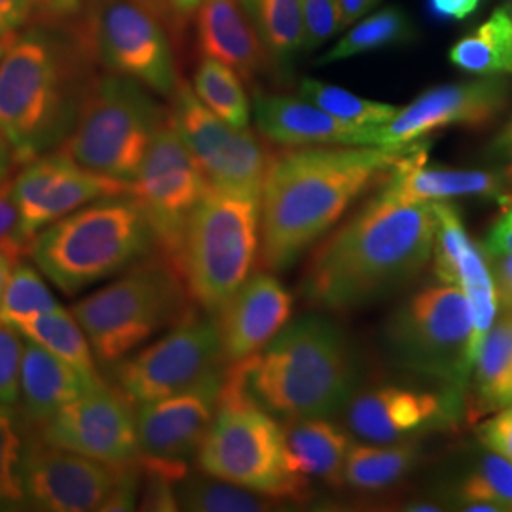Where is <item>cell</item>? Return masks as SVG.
<instances>
[{"instance_id":"57","label":"cell","mask_w":512,"mask_h":512,"mask_svg":"<svg viewBox=\"0 0 512 512\" xmlns=\"http://www.w3.org/2000/svg\"><path fill=\"white\" fill-rule=\"evenodd\" d=\"M511 313H512V311H511Z\"/></svg>"},{"instance_id":"25","label":"cell","mask_w":512,"mask_h":512,"mask_svg":"<svg viewBox=\"0 0 512 512\" xmlns=\"http://www.w3.org/2000/svg\"><path fill=\"white\" fill-rule=\"evenodd\" d=\"M425 148H408L389 173L384 190L406 203L448 202L454 198H499L505 183L497 173L480 169H442L423 164Z\"/></svg>"},{"instance_id":"23","label":"cell","mask_w":512,"mask_h":512,"mask_svg":"<svg viewBox=\"0 0 512 512\" xmlns=\"http://www.w3.org/2000/svg\"><path fill=\"white\" fill-rule=\"evenodd\" d=\"M450 403L458 404L452 397L384 385L353 393L342 410L355 437L391 444L448 416Z\"/></svg>"},{"instance_id":"1","label":"cell","mask_w":512,"mask_h":512,"mask_svg":"<svg viewBox=\"0 0 512 512\" xmlns=\"http://www.w3.org/2000/svg\"><path fill=\"white\" fill-rule=\"evenodd\" d=\"M435 232L433 202H401L384 190L319 243L300 293L317 310H361L420 274Z\"/></svg>"},{"instance_id":"5","label":"cell","mask_w":512,"mask_h":512,"mask_svg":"<svg viewBox=\"0 0 512 512\" xmlns=\"http://www.w3.org/2000/svg\"><path fill=\"white\" fill-rule=\"evenodd\" d=\"M154 251L147 217L129 194L76 209L40 230L29 245L40 274L69 296L126 272Z\"/></svg>"},{"instance_id":"24","label":"cell","mask_w":512,"mask_h":512,"mask_svg":"<svg viewBox=\"0 0 512 512\" xmlns=\"http://www.w3.org/2000/svg\"><path fill=\"white\" fill-rule=\"evenodd\" d=\"M198 48L251 82L270 65V54L256 35L241 0H202L196 10Z\"/></svg>"},{"instance_id":"53","label":"cell","mask_w":512,"mask_h":512,"mask_svg":"<svg viewBox=\"0 0 512 512\" xmlns=\"http://www.w3.org/2000/svg\"><path fill=\"white\" fill-rule=\"evenodd\" d=\"M169 2L173 4V8H175L177 12H181V14H192V12L198 10V6H200L202 0H169Z\"/></svg>"},{"instance_id":"8","label":"cell","mask_w":512,"mask_h":512,"mask_svg":"<svg viewBox=\"0 0 512 512\" xmlns=\"http://www.w3.org/2000/svg\"><path fill=\"white\" fill-rule=\"evenodd\" d=\"M260 255V196L209 188L184 234L179 268L194 304L209 315L251 277Z\"/></svg>"},{"instance_id":"13","label":"cell","mask_w":512,"mask_h":512,"mask_svg":"<svg viewBox=\"0 0 512 512\" xmlns=\"http://www.w3.org/2000/svg\"><path fill=\"white\" fill-rule=\"evenodd\" d=\"M222 363L217 317L194 308L162 338L112 366L114 387L135 406L152 403L198 384Z\"/></svg>"},{"instance_id":"17","label":"cell","mask_w":512,"mask_h":512,"mask_svg":"<svg viewBox=\"0 0 512 512\" xmlns=\"http://www.w3.org/2000/svg\"><path fill=\"white\" fill-rule=\"evenodd\" d=\"M38 435L52 446L109 465L139 459L135 404L105 382L65 404L38 427Z\"/></svg>"},{"instance_id":"29","label":"cell","mask_w":512,"mask_h":512,"mask_svg":"<svg viewBox=\"0 0 512 512\" xmlns=\"http://www.w3.org/2000/svg\"><path fill=\"white\" fill-rule=\"evenodd\" d=\"M471 416L480 418L512 404V313L492 327L475 361Z\"/></svg>"},{"instance_id":"14","label":"cell","mask_w":512,"mask_h":512,"mask_svg":"<svg viewBox=\"0 0 512 512\" xmlns=\"http://www.w3.org/2000/svg\"><path fill=\"white\" fill-rule=\"evenodd\" d=\"M169 99L167 118L183 137L209 186L260 196L275 154L255 131L234 128L220 120L183 80Z\"/></svg>"},{"instance_id":"50","label":"cell","mask_w":512,"mask_h":512,"mask_svg":"<svg viewBox=\"0 0 512 512\" xmlns=\"http://www.w3.org/2000/svg\"><path fill=\"white\" fill-rule=\"evenodd\" d=\"M431 4L440 16L463 19L475 12L480 0H431Z\"/></svg>"},{"instance_id":"45","label":"cell","mask_w":512,"mask_h":512,"mask_svg":"<svg viewBox=\"0 0 512 512\" xmlns=\"http://www.w3.org/2000/svg\"><path fill=\"white\" fill-rule=\"evenodd\" d=\"M90 0H33L38 21L71 23L78 18Z\"/></svg>"},{"instance_id":"19","label":"cell","mask_w":512,"mask_h":512,"mask_svg":"<svg viewBox=\"0 0 512 512\" xmlns=\"http://www.w3.org/2000/svg\"><path fill=\"white\" fill-rule=\"evenodd\" d=\"M507 99V82L495 76L433 88L378 126V147H410L420 137L448 126L484 128L505 109Z\"/></svg>"},{"instance_id":"54","label":"cell","mask_w":512,"mask_h":512,"mask_svg":"<svg viewBox=\"0 0 512 512\" xmlns=\"http://www.w3.org/2000/svg\"><path fill=\"white\" fill-rule=\"evenodd\" d=\"M501 145L507 150V154H511L512 156V124L509 126V129L505 131V135H503V139H501Z\"/></svg>"},{"instance_id":"10","label":"cell","mask_w":512,"mask_h":512,"mask_svg":"<svg viewBox=\"0 0 512 512\" xmlns=\"http://www.w3.org/2000/svg\"><path fill=\"white\" fill-rule=\"evenodd\" d=\"M71 27L93 63L171 97L181 84L171 40L150 0H90Z\"/></svg>"},{"instance_id":"31","label":"cell","mask_w":512,"mask_h":512,"mask_svg":"<svg viewBox=\"0 0 512 512\" xmlns=\"http://www.w3.org/2000/svg\"><path fill=\"white\" fill-rule=\"evenodd\" d=\"M179 511L192 512H258L272 511L281 501L272 495L260 494L234 482L205 473H188L177 484Z\"/></svg>"},{"instance_id":"44","label":"cell","mask_w":512,"mask_h":512,"mask_svg":"<svg viewBox=\"0 0 512 512\" xmlns=\"http://www.w3.org/2000/svg\"><path fill=\"white\" fill-rule=\"evenodd\" d=\"M480 435L490 450L512 461V404L499 410L494 420L482 427Z\"/></svg>"},{"instance_id":"7","label":"cell","mask_w":512,"mask_h":512,"mask_svg":"<svg viewBox=\"0 0 512 512\" xmlns=\"http://www.w3.org/2000/svg\"><path fill=\"white\" fill-rule=\"evenodd\" d=\"M196 463L205 475L281 501H302L310 494V480L289 467L283 425L245 391L232 365L226 366L219 408Z\"/></svg>"},{"instance_id":"6","label":"cell","mask_w":512,"mask_h":512,"mask_svg":"<svg viewBox=\"0 0 512 512\" xmlns=\"http://www.w3.org/2000/svg\"><path fill=\"white\" fill-rule=\"evenodd\" d=\"M181 270L154 251L107 287L82 298L73 315L97 363L114 366L194 310Z\"/></svg>"},{"instance_id":"55","label":"cell","mask_w":512,"mask_h":512,"mask_svg":"<svg viewBox=\"0 0 512 512\" xmlns=\"http://www.w3.org/2000/svg\"><path fill=\"white\" fill-rule=\"evenodd\" d=\"M10 38V37H8ZM8 38H4V40H0V57L4 54V50H6V44H8Z\"/></svg>"},{"instance_id":"51","label":"cell","mask_w":512,"mask_h":512,"mask_svg":"<svg viewBox=\"0 0 512 512\" xmlns=\"http://www.w3.org/2000/svg\"><path fill=\"white\" fill-rule=\"evenodd\" d=\"M16 165H18L16 154L10 147L6 135L0 131V186L10 183V175Z\"/></svg>"},{"instance_id":"32","label":"cell","mask_w":512,"mask_h":512,"mask_svg":"<svg viewBox=\"0 0 512 512\" xmlns=\"http://www.w3.org/2000/svg\"><path fill=\"white\" fill-rule=\"evenodd\" d=\"M192 90L220 120L234 128H249L253 107L243 86V78L226 63L203 55L194 73Z\"/></svg>"},{"instance_id":"4","label":"cell","mask_w":512,"mask_h":512,"mask_svg":"<svg viewBox=\"0 0 512 512\" xmlns=\"http://www.w3.org/2000/svg\"><path fill=\"white\" fill-rule=\"evenodd\" d=\"M232 366L256 403L285 421L329 418L359 382L346 332L325 315L285 325L270 344Z\"/></svg>"},{"instance_id":"39","label":"cell","mask_w":512,"mask_h":512,"mask_svg":"<svg viewBox=\"0 0 512 512\" xmlns=\"http://www.w3.org/2000/svg\"><path fill=\"white\" fill-rule=\"evenodd\" d=\"M459 497L463 505L492 503L501 511H512V461L501 454H490L478 463L475 473L469 476Z\"/></svg>"},{"instance_id":"34","label":"cell","mask_w":512,"mask_h":512,"mask_svg":"<svg viewBox=\"0 0 512 512\" xmlns=\"http://www.w3.org/2000/svg\"><path fill=\"white\" fill-rule=\"evenodd\" d=\"M241 6L270 57L281 61L302 50L304 25L300 0H241Z\"/></svg>"},{"instance_id":"49","label":"cell","mask_w":512,"mask_h":512,"mask_svg":"<svg viewBox=\"0 0 512 512\" xmlns=\"http://www.w3.org/2000/svg\"><path fill=\"white\" fill-rule=\"evenodd\" d=\"M382 0H338V10L342 19V29L351 27L359 19L365 18Z\"/></svg>"},{"instance_id":"27","label":"cell","mask_w":512,"mask_h":512,"mask_svg":"<svg viewBox=\"0 0 512 512\" xmlns=\"http://www.w3.org/2000/svg\"><path fill=\"white\" fill-rule=\"evenodd\" d=\"M287 461L294 475L317 478L332 486L344 484V465L351 440L327 418L289 420L283 425Z\"/></svg>"},{"instance_id":"22","label":"cell","mask_w":512,"mask_h":512,"mask_svg":"<svg viewBox=\"0 0 512 512\" xmlns=\"http://www.w3.org/2000/svg\"><path fill=\"white\" fill-rule=\"evenodd\" d=\"M253 116L260 135L279 147H378V126L344 124L302 97L258 92Z\"/></svg>"},{"instance_id":"21","label":"cell","mask_w":512,"mask_h":512,"mask_svg":"<svg viewBox=\"0 0 512 512\" xmlns=\"http://www.w3.org/2000/svg\"><path fill=\"white\" fill-rule=\"evenodd\" d=\"M293 294L266 272L251 275L217 315L224 363H239L270 344L289 323Z\"/></svg>"},{"instance_id":"3","label":"cell","mask_w":512,"mask_h":512,"mask_svg":"<svg viewBox=\"0 0 512 512\" xmlns=\"http://www.w3.org/2000/svg\"><path fill=\"white\" fill-rule=\"evenodd\" d=\"M95 69L71 23L38 21L8 38L0 57V131L18 165L65 143Z\"/></svg>"},{"instance_id":"42","label":"cell","mask_w":512,"mask_h":512,"mask_svg":"<svg viewBox=\"0 0 512 512\" xmlns=\"http://www.w3.org/2000/svg\"><path fill=\"white\" fill-rule=\"evenodd\" d=\"M177 484L179 482L173 480L171 476L143 469V484H141V494L137 503L139 509L141 511H179Z\"/></svg>"},{"instance_id":"9","label":"cell","mask_w":512,"mask_h":512,"mask_svg":"<svg viewBox=\"0 0 512 512\" xmlns=\"http://www.w3.org/2000/svg\"><path fill=\"white\" fill-rule=\"evenodd\" d=\"M165 118L167 110L137 80L97 73L71 135L57 150L93 173L131 183Z\"/></svg>"},{"instance_id":"56","label":"cell","mask_w":512,"mask_h":512,"mask_svg":"<svg viewBox=\"0 0 512 512\" xmlns=\"http://www.w3.org/2000/svg\"><path fill=\"white\" fill-rule=\"evenodd\" d=\"M505 10H507V14H509V18L512 19V0L507 2V6H505Z\"/></svg>"},{"instance_id":"28","label":"cell","mask_w":512,"mask_h":512,"mask_svg":"<svg viewBox=\"0 0 512 512\" xmlns=\"http://www.w3.org/2000/svg\"><path fill=\"white\" fill-rule=\"evenodd\" d=\"M14 329H18L23 338L48 349L55 357L73 366L88 384H103L92 344L76 321L73 311L63 310L59 306L55 310L19 321Z\"/></svg>"},{"instance_id":"15","label":"cell","mask_w":512,"mask_h":512,"mask_svg":"<svg viewBox=\"0 0 512 512\" xmlns=\"http://www.w3.org/2000/svg\"><path fill=\"white\" fill-rule=\"evenodd\" d=\"M226 366L198 384L152 403L135 406L139 463L181 482L202 446L219 408Z\"/></svg>"},{"instance_id":"46","label":"cell","mask_w":512,"mask_h":512,"mask_svg":"<svg viewBox=\"0 0 512 512\" xmlns=\"http://www.w3.org/2000/svg\"><path fill=\"white\" fill-rule=\"evenodd\" d=\"M33 12V0H0V40L16 35Z\"/></svg>"},{"instance_id":"33","label":"cell","mask_w":512,"mask_h":512,"mask_svg":"<svg viewBox=\"0 0 512 512\" xmlns=\"http://www.w3.org/2000/svg\"><path fill=\"white\" fill-rule=\"evenodd\" d=\"M418 459L412 444L351 446L344 465V484L359 492H380L399 482Z\"/></svg>"},{"instance_id":"16","label":"cell","mask_w":512,"mask_h":512,"mask_svg":"<svg viewBox=\"0 0 512 512\" xmlns=\"http://www.w3.org/2000/svg\"><path fill=\"white\" fill-rule=\"evenodd\" d=\"M120 469L122 465H109L74 454L29 433L19 469L23 509L99 511L112 492Z\"/></svg>"},{"instance_id":"40","label":"cell","mask_w":512,"mask_h":512,"mask_svg":"<svg viewBox=\"0 0 512 512\" xmlns=\"http://www.w3.org/2000/svg\"><path fill=\"white\" fill-rule=\"evenodd\" d=\"M25 338L12 325L0 323V403L18 406L19 378Z\"/></svg>"},{"instance_id":"36","label":"cell","mask_w":512,"mask_h":512,"mask_svg":"<svg viewBox=\"0 0 512 512\" xmlns=\"http://www.w3.org/2000/svg\"><path fill=\"white\" fill-rule=\"evenodd\" d=\"M410 35V23L401 10L387 8L370 18L359 19V23L346 37L338 40L332 50L321 57V63L342 61L353 55L380 50L391 44H399Z\"/></svg>"},{"instance_id":"2","label":"cell","mask_w":512,"mask_h":512,"mask_svg":"<svg viewBox=\"0 0 512 512\" xmlns=\"http://www.w3.org/2000/svg\"><path fill=\"white\" fill-rule=\"evenodd\" d=\"M408 148L296 147L275 154L260 192V255L289 270L361 194L389 177Z\"/></svg>"},{"instance_id":"12","label":"cell","mask_w":512,"mask_h":512,"mask_svg":"<svg viewBox=\"0 0 512 512\" xmlns=\"http://www.w3.org/2000/svg\"><path fill=\"white\" fill-rule=\"evenodd\" d=\"M209 188L183 137L171 126L169 118H165L148 147L137 177L129 183V196L139 203L147 217L156 251L177 268L188 222Z\"/></svg>"},{"instance_id":"18","label":"cell","mask_w":512,"mask_h":512,"mask_svg":"<svg viewBox=\"0 0 512 512\" xmlns=\"http://www.w3.org/2000/svg\"><path fill=\"white\" fill-rule=\"evenodd\" d=\"M21 236L29 243L40 230L88 203L129 194V183L93 173L54 150L21 165L10 181Z\"/></svg>"},{"instance_id":"38","label":"cell","mask_w":512,"mask_h":512,"mask_svg":"<svg viewBox=\"0 0 512 512\" xmlns=\"http://www.w3.org/2000/svg\"><path fill=\"white\" fill-rule=\"evenodd\" d=\"M25 421L16 406L0 403V511L23 509L21 497V458L25 448Z\"/></svg>"},{"instance_id":"35","label":"cell","mask_w":512,"mask_h":512,"mask_svg":"<svg viewBox=\"0 0 512 512\" xmlns=\"http://www.w3.org/2000/svg\"><path fill=\"white\" fill-rule=\"evenodd\" d=\"M298 97L310 101L311 105L325 110L327 114L344 124L363 126V128L384 126L399 112V107L395 105L363 99L344 88L325 84L319 80H311V78L300 82Z\"/></svg>"},{"instance_id":"20","label":"cell","mask_w":512,"mask_h":512,"mask_svg":"<svg viewBox=\"0 0 512 512\" xmlns=\"http://www.w3.org/2000/svg\"><path fill=\"white\" fill-rule=\"evenodd\" d=\"M433 205L437 213V232L433 241L435 272L444 285L458 287L469 302L473 319L471 357L475 363L499 310L494 275L480 247L469 238L458 209L448 202H433Z\"/></svg>"},{"instance_id":"30","label":"cell","mask_w":512,"mask_h":512,"mask_svg":"<svg viewBox=\"0 0 512 512\" xmlns=\"http://www.w3.org/2000/svg\"><path fill=\"white\" fill-rule=\"evenodd\" d=\"M450 61L461 71L482 76L512 74V19L505 8L461 38L450 50Z\"/></svg>"},{"instance_id":"26","label":"cell","mask_w":512,"mask_h":512,"mask_svg":"<svg viewBox=\"0 0 512 512\" xmlns=\"http://www.w3.org/2000/svg\"><path fill=\"white\" fill-rule=\"evenodd\" d=\"M88 387L93 385L88 384L73 366L25 338L18 403L25 425L38 429Z\"/></svg>"},{"instance_id":"41","label":"cell","mask_w":512,"mask_h":512,"mask_svg":"<svg viewBox=\"0 0 512 512\" xmlns=\"http://www.w3.org/2000/svg\"><path fill=\"white\" fill-rule=\"evenodd\" d=\"M304 25V50H315L342 31L338 0H300Z\"/></svg>"},{"instance_id":"47","label":"cell","mask_w":512,"mask_h":512,"mask_svg":"<svg viewBox=\"0 0 512 512\" xmlns=\"http://www.w3.org/2000/svg\"><path fill=\"white\" fill-rule=\"evenodd\" d=\"M486 249L494 258L512 255V207L492 226L486 238Z\"/></svg>"},{"instance_id":"43","label":"cell","mask_w":512,"mask_h":512,"mask_svg":"<svg viewBox=\"0 0 512 512\" xmlns=\"http://www.w3.org/2000/svg\"><path fill=\"white\" fill-rule=\"evenodd\" d=\"M29 241L21 236L16 203L10 194V183L0 186V251L23 260L29 255Z\"/></svg>"},{"instance_id":"52","label":"cell","mask_w":512,"mask_h":512,"mask_svg":"<svg viewBox=\"0 0 512 512\" xmlns=\"http://www.w3.org/2000/svg\"><path fill=\"white\" fill-rule=\"evenodd\" d=\"M18 262H21V260H16V258H12V256L6 255V253L0 251V300H2L4 287H6V283H8V277H10L14 266H16Z\"/></svg>"},{"instance_id":"11","label":"cell","mask_w":512,"mask_h":512,"mask_svg":"<svg viewBox=\"0 0 512 512\" xmlns=\"http://www.w3.org/2000/svg\"><path fill=\"white\" fill-rule=\"evenodd\" d=\"M473 319L465 294L454 285L431 287L397 311L387 329L395 359L408 370L440 380L450 395L465 391L473 372Z\"/></svg>"},{"instance_id":"37","label":"cell","mask_w":512,"mask_h":512,"mask_svg":"<svg viewBox=\"0 0 512 512\" xmlns=\"http://www.w3.org/2000/svg\"><path fill=\"white\" fill-rule=\"evenodd\" d=\"M59 308L54 294L48 289L42 275L23 260L18 262L8 277L0 300V323L18 325L19 321Z\"/></svg>"},{"instance_id":"48","label":"cell","mask_w":512,"mask_h":512,"mask_svg":"<svg viewBox=\"0 0 512 512\" xmlns=\"http://www.w3.org/2000/svg\"><path fill=\"white\" fill-rule=\"evenodd\" d=\"M494 274L499 304H503L505 310L512 311V255L495 258Z\"/></svg>"}]
</instances>
